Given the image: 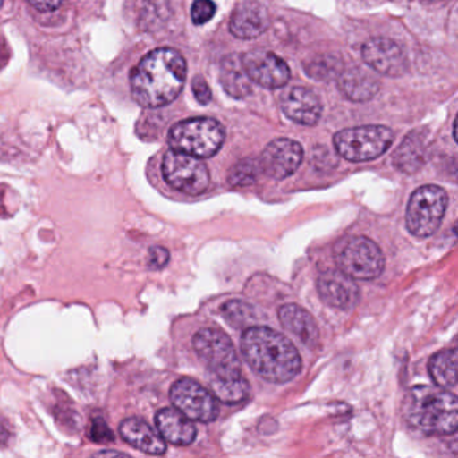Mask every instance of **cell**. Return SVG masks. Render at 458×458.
<instances>
[{"label":"cell","instance_id":"6da1fadb","mask_svg":"<svg viewBox=\"0 0 458 458\" xmlns=\"http://www.w3.org/2000/svg\"><path fill=\"white\" fill-rule=\"evenodd\" d=\"M187 65L175 49H157L136 66L131 76L133 98L144 108H160L173 103L183 89Z\"/></svg>","mask_w":458,"mask_h":458},{"label":"cell","instance_id":"7a4b0ae2","mask_svg":"<svg viewBox=\"0 0 458 458\" xmlns=\"http://www.w3.org/2000/svg\"><path fill=\"white\" fill-rule=\"evenodd\" d=\"M243 358L262 379L286 383L301 371V356L291 340L267 327H249L241 340Z\"/></svg>","mask_w":458,"mask_h":458},{"label":"cell","instance_id":"3957f363","mask_svg":"<svg viewBox=\"0 0 458 458\" xmlns=\"http://www.w3.org/2000/svg\"><path fill=\"white\" fill-rule=\"evenodd\" d=\"M407 422L428 436H450L457 431L458 402L445 388L417 386L404 398Z\"/></svg>","mask_w":458,"mask_h":458},{"label":"cell","instance_id":"277c9868","mask_svg":"<svg viewBox=\"0 0 458 458\" xmlns=\"http://www.w3.org/2000/svg\"><path fill=\"white\" fill-rule=\"evenodd\" d=\"M224 141V127L208 117L178 123L168 133V143L174 151L184 152L199 159L214 157Z\"/></svg>","mask_w":458,"mask_h":458},{"label":"cell","instance_id":"5b68a950","mask_svg":"<svg viewBox=\"0 0 458 458\" xmlns=\"http://www.w3.org/2000/svg\"><path fill=\"white\" fill-rule=\"evenodd\" d=\"M195 352L206 364L210 377L233 379L242 377L240 358L232 340L219 329H200L192 339Z\"/></svg>","mask_w":458,"mask_h":458},{"label":"cell","instance_id":"8992f818","mask_svg":"<svg viewBox=\"0 0 458 458\" xmlns=\"http://www.w3.org/2000/svg\"><path fill=\"white\" fill-rule=\"evenodd\" d=\"M394 141L390 128L383 125H364L348 128L335 135L337 154L350 162H369L385 154Z\"/></svg>","mask_w":458,"mask_h":458},{"label":"cell","instance_id":"52a82bcc","mask_svg":"<svg viewBox=\"0 0 458 458\" xmlns=\"http://www.w3.org/2000/svg\"><path fill=\"white\" fill-rule=\"evenodd\" d=\"M447 208V194L438 186H422L412 192L406 211V226L412 235L428 238L441 226Z\"/></svg>","mask_w":458,"mask_h":458},{"label":"cell","instance_id":"ba28073f","mask_svg":"<svg viewBox=\"0 0 458 458\" xmlns=\"http://www.w3.org/2000/svg\"><path fill=\"white\" fill-rule=\"evenodd\" d=\"M337 267L353 280H372L383 272L385 259L379 246L367 237L342 241L335 251Z\"/></svg>","mask_w":458,"mask_h":458},{"label":"cell","instance_id":"9c48e42d","mask_svg":"<svg viewBox=\"0 0 458 458\" xmlns=\"http://www.w3.org/2000/svg\"><path fill=\"white\" fill-rule=\"evenodd\" d=\"M165 181L174 190L191 197L203 194L210 186V173L208 165L192 155L184 152L168 151L162 165Z\"/></svg>","mask_w":458,"mask_h":458},{"label":"cell","instance_id":"30bf717a","mask_svg":"<svg viewBox=\"0 0 458 458\" xmlns=\"http://www.w3.org/2000/svg\"><path fill=\"white\" fill-rule=\"evenodd\" d=\"M175 409L198 422H213L219 414L218 399L211 391L190 377L176 380L170 391Z\"/></svg>","mask_w":458,"mask_h":458},{"label":"cell","instance_id":"8fae6325","mask_svg":"<svg viewBox=\"0 0 458 458\" xmlns=\"http://www.w3.org/2000/svg\"><path fill=\"white\" fill-rule=\"evenodd\" d=\"M302 157L304 151L297 141L277 139L265 147L259 162L265 175L276 181H283L296 173Z\"/></svg>","mask_w":458,"mask_h":458},{"label":"cell","instance_id":"7c38bea8","mask_svg":"<svg viewBox=\"0 0 458 458\" xmlns=\"http://www.w3.org/2000/svg\"><path fill=\"white\" fill-rule=\"evenodd\" d=\"M249 79L267 89L285 87L291 77L288 65L267 50H251L242 57Z\"/></svg>","mask_w":458,"mask_h":458},{"label":"cell","instance_id":"4fadbf2b","mask_svg":"<svg viewBox=\"0 0 458 458\" xmlns=\"http://www.w3.org/2000/svg\"><path fill=\"white\" fill-rule=\"evenodd\" d=\"M361 55L369 68L383 76L401 77L409 68L404 50L388 38L369 39L361 49Z\"/></svg>","mask_w":458,"mask_h":458},{"label":"cell","instance_id":"5bb4252c","mask_svg":"<svg viewBox=\"0 0 458 458\" xmlns=\"http://www.w3.org/2000/svg\"><path fill=\"white\" fill-rule=\"evenodd\" d=\"M318 292L327 305L336 310H352L360 299V291L353 278L340 269L321 273L318 278Z\"/></svg>","mask_w":458,"mask_h":458},{"label":"cell","instance_id":"9a60e30c","mask_svg":"<svg viewBox=\"0 0 458 458\" xmlns=\"http://www.w3.org/2000/svg\"><path fill=\"white\" fill-rule=\"evenodd\" d=\"M281 108L292 122L301 125H315L321 116L320 98L302 87L288 88L281 95Z\"/></svg>","mask_w":458,"mask_h":458},{"label":"cell","instance_id":"2e32d148","mask_svg":"<svg viewBox=\"0 0 458 458\" xmlns=\"http://www.w3.org/2000/svg\"><path fill=\"white\" fill-rule=\"evenodd\" d=\"M120 436L127 444L147 454L162 455L167 450L165 438L140 418H127L120 425Z\"/></svg>","mask_w":458,"mask_h":458},{"label":"cell","instance_id":"e0dca14e","mask_svg":"<svg viewBox=\"0 0 458 458\" xmlns=\"http://www.w3.org/2000/svg\"><path fill=\"white\" fill-rule=\"evenodd\" d=\"M155 422H157L160 436L170 444L187 446L195 441L197 428L192 420L178 409L165 407V409L160 410L157 411Z\"/></svg>","mask_w":458,"mask_h":458},{"label":"cell","instance_id":"ac0fdd59","mask_svg":"<svg viewBox=\"0 0 458 458\" xmlns=\"http://www.w3.org/2000/svg\"><path fill=\"white\" fill-rule=\"evenodd\" d=\"M284 328L299 337L300 342L307 347L316 348L320 340V331L315 318L304 308L296 304H286L278 312Z\"/></svg>","mask_w":458,"mask_h":458},{"label":"cell","instance_id":"d6986e66","mask_svg":"<svg viewBox=\"0 0 458 458\" xmlns=\"http://www.w3.org/2000/svg\"><path fill=\"white\" fill-rule=\"evenodd\" d=\"M269 26V15L261 4L246 2L238 7L230 22V31L240 39H251L261 36Z\"/></svg>","mask_w":458,"mask_h":458},{"label":"cell","instance_id":"ffe728a7","mask_svg":"<svg viewBox=\"0 0 458 458\" xmlns=\"http://www.w3.org/2000/svg\"><path fill=\"white\" fill-rule=\"evenodd\" d=\"M428 141L425 132H411L394 154V165L402 173L414 174L428 159Z\"/></svg>","mask_w":458,"mask_h":458},{"label":"cell","instance_id":"44dd1931","mask_svg":"<svg viewBox=\"0 0 458 458\" xmlns=\"http://www.w3.org/2000/svg\"><path fill=\"white\" fill-rule=\"evenodd\" d=\"M379 81L364 69H348L339 76L340 92L355 103L371 100L379 92Z\"/></svg>","mask_w":458,"mask_h":458},{"label":"cell","instance_id":"7402d4cb","mask_svg":"<svg viewBox=\"0 0 458 458\" xmlns=\"http://www.w3.org/2000/svg\"><path fill=\"white\" fill-rule=\"evenodd\" d=\"M251 80L242 65V58L230 55L222 61L221 84L232 98H245L251 93Z\"/></svg>","mask_w":458,"mask_h":458},{"label":"cell","instance_id":"603a6c76","mask_svg":"<svg viewBox=\"0 0 458 458\" xmlns=\"http://www.w3.org/2000/svg\"><path fill=\"white\" fill-rule=\"evenodd\" d=\"M431 379L442 388L455 387L457 383V351L444 350L436 353L428 363Z\"/></svg>","mask_w":458,"mask_h":458},{"label":"cell","instance_id":"cb8c5ba5","mask_svg":"<svg viewBox=\"0 0 458 458\" xmlns=\"http://www.w3.org/2000/svg\"><path fill=\"white\" fill-rule=\"evenodd\" d=\"M210 387L214 396L226 404L240 403L245 401L250 393V386L243 377L233 379L210 377Z\"/></svg>","mask_w":458,"mask_h":458},{"label":"cell","instance_id":"d4e9b609","mask_svg":"<svg viewBox=\"0 0 458 458\" xmlns=\"http://www.w3.org/2000/svg\"><path fill=\"white\" fill-rule=\"evenodd\" d=\"M221 312L225 320L234 328H246L256 318L253 307L240 300H230L222 307Z\"/></svg>","mask_w":458,"mask_h":458},{"label":"cell","instance_id":"484cf974","mask_svg":"<svg viewBox=\"0 0 458 458\" xmlns=\"http://www.w3.org/2000/svg\"><path fill=\"white\" fill-rule=\"evenodd\" d=\"M259 160H240L229 173V184L233 187H246L256 183L261 174Z\"/></svg>","mask_w":458,"mask_h":458},{"label":"cell","instance_id":"4316f807","mask_svg":"<svg viewBox=\"0 0 458 458\" xmlns=\"http://www.w3.org/2000/svg\"><path fill=\"white\" fill-rule=\"evenodd\" d=\"M340 71H342V61L334 55H318L305 65V72L312 79L320 80V81L337 76Z\"/></svg>","mask_w":458,"mask_h":458},{"label":"cell","instance_id":"83f0119b","mask_svg":"<svg viewBox=\"0 0 458 458\" xmlns=\"http://www.w3.org/2000/svg\"><path fill=\"white\" fill-rule=\"evenodd\" d=\"M216 6L213 0H195L191 7V20L195 25H205L213 20Z\"/></svg>","mask_w":458,"mask_h":458},{"label":"cell","instance_id":"f1b7e54d","mask_svg":"<svg viewBox=\"0 0 458 458\" xmlns=\"http://www.w3.org/2000/svg\"><path fill=\"white\" fill-rule=\"evenodd\" d=\"M170 261V253L167 249L162 248V246H154L149 249L148 254V265L152 269H162Z\"/></svg>","mask_w":458,"mask_h":458},{"label":"cell","instance_id":"f546056e","mask_svg":"<svg viewBox=\"0 0 458 458\" xmlns=\"http://www.w3.org/2000/svg\"><path fill=\"white\" fill-rule=\"evenodd\" d=\"M192 92H194L197 100L199 101L200 104H203V106L210 103L211 90L203 77L197 76L192 80Z\"/></svg>","mask_w":458,"mask_h":458},{"label":"cell","instance_id":"4dcf8cb0","mask_svg":"<svg viewBox=\"0 0 458 458\" xmlns=\"http://www.w3.org/2000/svg\"><path fill=\"white\" fill-rule=\"evenodd\" d=\"M29 4L42 13H50L57 10L63 4L64 0H28Z\"/></svg>","mask_w":458,"mask_h":458},{"label":"cell","instance_id":"1f68e13d","mask_svg":"<svg viewBox=\"0 0 458 458\" xmlns=\"http://www.w3.org/2000/svg\"><path fill=\"white\" fill-rule=\"evenodd\" d=\"M104 428H106V425L101 420H98V425H95L93 428V437H96L98 441H104V439H108V437H112V433H103Z\"/></svg>","mask_w":458,"mask_h":458},{"label":"cell","instance_id":"d6a6232c","mask_svg":"<svg viewBox=\"0 0 458 458\" xmlns=\"http://www.w3.org/2000/svg\"><path fill=\"white\" fill-rule=\"evenodd\" d=\"M2 4H4V0H0V7H2Z\"/></svg>","mask_w":458,"mask_h":458}]
</instances>
